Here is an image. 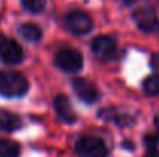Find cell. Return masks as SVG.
Listing matches in <instances>:
<instances>
[{
	"label": "cell",
	"instance_id": "obj_18",
	"mask_svg": "<svg viewBox=\"0 0 159 157\" xmlns=\"http://www.w3.org/2000/svg\"><path fill=\"white\" fill-rule=\"evenodd\" d=\"M155 128H156V133H159V114L155 116Z\"/></svg>",
	"mask_w": 159,
	"mask_h": 157
},
{
	"label": "cell",
	"instance_id": "obj_13",
	"mask_svg": "<svg viewBox=\"0 0 159 157\" xmlns=\"http://www.w3.org/2000/svg\"><path fill=\"white\" fill-rule=\"evenodd\" d=\"M20 145L11 139L0 137V157H20Z\"/></svg>",
	"mask_w": 159,
	"mask_h": 157
},
{
	"label": "cell",
	"instance_id": "obj_11",
	"mask_svg": "<svg viewBox=\"0 0 159 157\" xmlns=\"http://www.w3.org/2000/svg\"><path fill=\"white\" fill-rule=\"evenodd\" d=\"M22 119L6 109H0V131L3 133H14L22 128Z\"/></svg>",
	"mask_w": 159,
	"mask_h": 157
},
{
	"label": "cell",
	"instance_id": "obj_12",
	"mask_svg": "<svg viewBox=\"0 0 159 157\" xmlns=\"http://www.w3.org/2000/svg\"><path fill=\"white\" fill-rule=\"evenodd\" d=\"M19 34L26 40V42H39L43 36V31L39 25L33 23V22H26L23 25L19 26Z\"/></svg>",
	"mask_w": 159,
	"mask_h": 157
},
{
	"label": "cell",
	"instance_id": "obj_5",
	"mask_svg": "<svg viewBox=\"0 0 159 157\" xmlns=\"http://www.w3.org/2000/svg\"><path fill=\"white\" fill-rule=\"evenodd\" d=\"M65 28L76 36H85L93 29V20L91 17L80 9L70 11L65 15Z\"/></svg>",
	"mask_w": 159,
	"mask_h": 157
},
{
	"label": "cell",
	"instance_id": "obj_1",
	"mask_svg": "<svg viewBox=\"0 0 159 157\" xmlns=\"http://www.w3.org/2000/svg\"><path fill=\"white\" fill-rule=\"evenodd\" d=\"M30 91L28 79L17 71L0 69V96L5 99H20Z\"/></svg>",
	"mask_w": 159,
	"mask_h": 157
},
{
	"label": "cell",
	"instance_id": "obj_7",
	"mask_svg": "<svg viewBox=\"0 0 159 157\" xmlns=\"http://www.w3.org/2000/svg\"><path fill=\"white\" fill-rule=\"evenodd\" d=\"M23 48L9 37L0 36V62L5 65H17L23 60Z\"/></svg>",
	"mask_w": 159,
	"mask_h": 157
},
{
	"label": "cell",
	"instance_id": "obj_17",
	"mask_svg": "<svg viewBox=\"0 0 159 157\" xmlns=\"http://www.w3.org/2000/svg\"><path fill=\"white\" fill-rule=\"evenodd\" d=\"M144 157H159V148L158 150H152V151H147V154Z\"/></svg>",
	"mask_w": 159,
	"mask_h": 157
},
{
	"label": "cell",
	"instance_id": "obj_10",
	"mask_svg": "<svg viewBox=\"0 0 159 157\" xmlns=\"http://www.w3.org/2000/svg\"><path fill=\"white\" fill-rule=\"evenodd\" d=\"M54 109H56V114H57V117H59L60 122H63L66 125L76 123L77 114L73 109V105H71L70 99L65 94L56 96V99H54Z\"/></svg>",
	"mask_w": 159,
	"mask_h": 157
},
{
	"label": "cell",
	"instance_id": "obj_3",
	"mask_svg": "<svg viewBox=\"0 0 159 157\" xmlns=\"http://www.w3.org/2000/svg\"><path fill=\"white\" fill-rule=\"evenodd\" d=\"M54 62L56 66L59 69H62L63 72H79L84 66V57L79 50L76 48H70V46H63L54 55Z\"/></svg>",
	"mask_w": 159,
	"mask_h": 157
},
{
	"label": "cell",
	"instance_id": "obj_15",
	"mask_svg": "<svg viewBox=\"0 0 159 157\" xmlns=\"http://www.w3.org/2000/svg\"><path fill=\"white\" fill-rule=\"evenodd\" d=\"M20 3L31 14H39L45 8V0H20Z\"/></svg>",
	"mask_w": 159,
	"mask_h": 157
},
{
	"label": "cell",
	"instance_id": "obj_4",
	"mask_svg": "<svg viewBox=\"0 0 159 157\" xmlns=\"http://www.w3.org/2000/svg\"><path fill=\"white\" fill-rule=\"evenodd\" d=\"M133 20L136 22L138 28L145 34H156L159 33V17L153 6H141L133 12Z\"/></svg>",
	"mask_w": 159,
	"mask_h": 157
},
{
	"label": "cell",
	"instance_id": "obj_2",
	"mask_svg": "<svg viewBox=\"0 0 159 157\" xmlns=\"http://www.w3.org/2000/svg\"><path fill=\"white\" fill-rule=\"evenodd\" d=\"M74 151L79 157H108L110 151L105 142L96 136H80L74 143Z\"/></svg>",
	"mask_w": 159,
	"mask_h": 157
},
{
	"label": "cell",
	"instance_id": "obj_14",
	"mask_svg": "<svg viewBox=\"0 0 159 157\" xmlns=\"http://www.w3.org/2000/svg\"><path fill=\"white\" fill-rule=\"evenodd\" d=\"M142 89L147 96H159V74H152L148 76L144 83H142Z\"/></svg>",
	"mask_w": 159,
	"mask_h": 157
},
{
	"label": "cell",
	"instance_id": "obj_19",
	"mask_svg": "<svg viewBox=\"0 0 159 157\" xmlns=\"http://www.w3.org/2000/svg\"><path fill=\"white\" fill-rule=\"evenodd\" d=\"M124 146H125V148H128V150H134V145H131V143H128V142H125V143H124Z\"/></svg>",
	"mask_w": 159,
	"mask_h": 157
},
{
	"label": "cell",
	"instance_id": "obj_8",
	"mask_svg": "<svg viewBox=\"0 0 159 157\" xmlns=\"http://www.w3.org/2000/svg\"><path fill=\"white\" fill-rule=\"evenodd\" d=\"M71 85H73V91L76 93V96H77L84 103L93 105V103H96V102H99V99H101V91H99V88H98L94 83H91L90 80L77 77V79H74V80L71 82Z\"/></svg>",
	"mask_w": 159,
	"mask_h": 157
},
{
	"label": "cell",
	"instance_id": "obj_9",
	"mask_svg": "<svg viewBox=\"0 0 159 157\" xmlns=\"http://www.w3.org/2000/svg\"><path fill=\"white\" fill-rule=\"evenodd\" d=\"M98 116H99V119H102L105 122H111V123L117 125L119 128H127L134 123V116L128 114L124 109H117V108H104L99 111Z\"/></svg>",
	"mask_w": 159,
	"mask_h": 157
},
{
	"label": "cell",
	"instance_id": "obj_16",
	"mask_svg": "<svg viewBox=\"0 0 159 157\" xmlns=\"http://www.w3.org/2000/svg\"><path fill=\"white\" fill-rule=\"evenodd\" d=\"M144 146L147 148V151H152V150H158L159 148V133H150V134H145L144 139Z\"/></svg>",
	"mask_w": 159,
	"mask_h": 157
},
{
	"label": "cell",
	"instance_id": "obj_6",
	"mask_svg": "<svg viewBox=\"0 0 159 157\" xmlns=\"http://www.w3.org/2000/svg\"><path fill=\"white\" fill-rule=\"evenodd\" d=\"M91 51L102 62L114 60L119 55L116 39H113L110 36H99V37H96L91 42Z\"/></svg>",
	"mask_w": 159,
	"mask_h": 157
},
{
	"label": "cell",
	"instance_id": "obj_20",
	"mask_svg": "<svg viewBox=\"0 0 159 157\" xmlns=\"http://www.w3.org/2000/svg\"><path fill=\"white\" fill-rule=\"evenodd\" d=\"M124 2H125L127 5H130V3H131V2H134V0H124Z\"/></svg>",
	"mask_w": 159,
	"mask_h": 157
}]
</instances>
